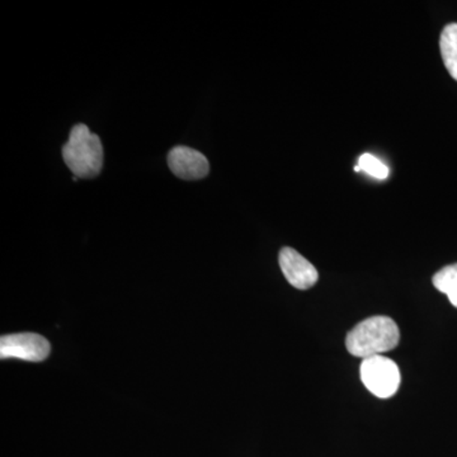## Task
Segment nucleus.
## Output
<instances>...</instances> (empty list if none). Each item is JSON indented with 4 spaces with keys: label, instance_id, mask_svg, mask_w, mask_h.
I'll return each instance as SVG.
<instances>
[{
    "label": "nucleus",
    "instance_id": "1a4fd4ad",
    "mask_svg": "<svg viewBox=\"0 0 457 457\" xmlns=\"http://www.w3.org/2000/svg\"><path fill=\"white\" fill-rule=\"evenodd\" d=\"M354 170L365 171L369 176L380 180L386 179L390 173L389 168H387L384 162H381L380 159L376 158L372 154H369V153L360 156L359 165L354 168Z\"/></svg>",
    "mask_w": 457,
    "mask_h": 457
},
{
    "label": "nucleus",
    "instance_id": "0eeeda50",
    "mask_svg": "<svg viewBox=\"0 0 457 457\" xmlns=\"http://www.w3.org/2000/svg\"><path fill=\"white\" fill-rule=\"evenodd\" d=\"M442 60L451 77L457 82V23H450L441 33Z\"/></svg>",
    "mask_w": 457,
    "mask_h": 457
},
{
    "label": "nucleus",
    "instance_id": "f03ea898",
    "mask_svg": "<svg viewBox=\"0 0 457 457\" xmlns=\"http://www.w3.org/2000/svg\"><path fill=\"white\" fill-rule=\"evenodd\" d=\"M62 158L77 179H93L104 167V145L88 126H74L68 143L62 147Z\"/></svg>",
    "mask_w": 457,
    "mask_h": 457
},
{
    "label": "nucleus",
    "instance_id": "20e7f679",
    "mask_svg": "<svg viewBox=\"0 0 457 457\" xmlns=\"http://www.w3.org/2000/svg\"><path fill=\"white\" fill-rule=\"evenodd\" d=\"M51 345L46 338L36 333H16L0 338V357L41 362L49 357Z\"/></svg>",
    "mask_w": 457,
    "mask_h": 457
},
{
    "label": "nucleus",
    "instance_id": "7ed1b4c3",
    "mask_svg": "<svg viewBox=\"0 0 457 457\" xmlns=\"http://www.w3.org/2000/svg\"><path fill=\"white\" fill-rule=\"evenodd\" d=\"M360 371L361 380L378 398H390L398 392L402 380L398 365L383 354L362 360Z\"/></svg>",
    "mask_w": 457,
    "mask_h": 457
},
{
    "label": "nucleus",
    "instance_id": "6e6552de",
    "mask_svg": "<svg viewBox=\"0 0 457 457\" xmlns=\"http://www.w3.org/2000/svg\"><path fill=\"white\" fill-rule=\"evenodd\" d=\"M432 282L440 293L447 295L450 303L457 309V263L438 270Z\"/></svg>",
    "mask_w": 457,
    "mask_h": 457
},
{
    "label": "nucleus",
    "instance_id": "423d86ee",
    "mask_svg": "<svg viewBox=\"0 0 457 457\" xmlns=\"http://www.w3.org/2000/svg\"><path fill=\"white\" fill-rule=\"evenodd\" d=\"M168 164L173 174L185 180L203 179L210 171L206 156L187 146L173 147L168 154Z\"/></svg>",
    "mask_w": 457,
    "mask_h": 457
},
{
    "label": "nucleus",
    "instance_id": "39448f33",
    "mask_svg": "<svg viewBox=\"0 0 457 457\" xmlns=\"http://www.w3.org/2000/svg\"><path fill=\"white\" fill-rule=\"evenodd\" d=\"M278 262L288 284L297 290H308L317 284L319 278L317 269L295 249L288 246L281 249Z\"/></svg>",
    "mask_w": 457,
    "mask_h": 457
},
{
    "label": "nucleus",
    "instance_id": "f257e3e1",
    "mask_svg": "<svg viewBox=\"0 0 457 457\" xmlns=\"http://www.w3.org/2000/svg\"><path fill=\"white\" fill-rule=\"evenodd\" d=\"M399 341V327L395 321L392 318L378 315L357 324L348 333L345 347L352 356L365 360L394 350Z\"/></svg>",
    "mask_w": 457,
    "mask_h": 457
}]
</instances>
